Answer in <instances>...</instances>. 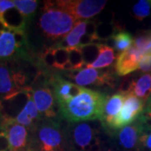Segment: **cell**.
<instances>
[{
  "instance_id": "cell-27",
  "label": "cell",
  "mask_w": 151,
  "mask_h": 151,
  "mask_svg": "<svg viewBox=\"0 0 151 151\" xmlns=\"http://www.w3.org/2000/svg\"><path fill=\"white\" fill-rule=\"evenodd\" d=\"M136 121L139 124L141 130L151 131V111H148L145 108Z\"/></svg>"
},
{
  "instance_id": "cell-4",
  "label": "cell",
  "mask_w": 151,
  "mask_h": 151,
  "mask_svg": "<svg viewBox=\"0 0 151 151\" xmlns=\"http://www.w3.org/2000/svg\"><path fill=\"white\" fill-rule=\"evenodd\" d=\"M31 151H70L60 121L42 119L30 129Z\"/></svg>"
},
{
  "instance_id": "cell-15",
  "label": "cell",
  "mask_w": 151,
  "mask_h": 151,
  "mask_svg": "<svg viewBox=\"0 0 151 151\" xmlns=\"http://www.w3.org/2000/svg\"><path fill=\"white\" fill-rule=\"evenodd\" d=\"M124 100L125 95L119 92L108 96L107 98L102 116L99 120L103 128L108 131V134H110L111 130H113V127L114 121L119 116V113L123 108Z\"/></svg>"
},
{
  "instance_id": "cell-32",
  "label": "cell",
  "mask_w": 151,
  "mask_h": 151,
  "mask_svg": "<svg viewBox=\"0 0 151 151\" xmlns=\"http://www.w3.org/2000/svg\"><path fill=\"white\" fill-rule=\"evenodd\" d=\"M147 103H151V95L150 97V98H149V100H148V102Z\"/></svg>"
},
{
  "instance_id": "cell-16",
  "label": "cell",
  "mask_w": 151,
  "mask_h": 151,
  "mask_svg": "<svg viewBox=\"0 0 151 151\" xmlns=\"http://www.w3.org/2000/svg\"><path fill=\"white\" fill-rule=\"evenodd\" d=\"M129 94H133L147 103L151 95V73L132 74Z\"/></svg>"
},
{
  "instance_id": "cell-29",
  "label": "cell",
  "mask_w": 151,
  "mask_h": 151,
  "mask_svg": "<svg viewBox=\"0 0 151 151\" xmlns=\"http://www.w3.org/2000/svg\"><path fill=\"white\" fill-rule=\"evenodd\" d=\"M15 8L14 1L10 0H0V17L2 16L6 11Z\"/></svg>"
},
{
  "instance_id": "cell-24",
  "label": "cell",
  "mask_w": 151,
  "mask_h": 151,
  "mask_svg": "<svg viewBox=\"0 0 151 151\" xmlns=\"http://www.w3.org/2000/svg\"><path fill=\"white\" fill-rule=\"evenodd\" d=\"M151 4L150 1L140 0L136 4L133 6L132 14L135 19L143 21L145 19L150 15Z\"/></svg>"
},
{
  "instance_id": "cell-7",
  "label": "cell",
  "mask_w": 151,
  "mask_h": 151,
  "mask_svg": "<svg viewBox=\"0 0 151 151\" xmlns=\"http://www.w3.org/2000/svg\"><path fill=\"white\" fill-rule=\"evenodd\" d=\"M24 59L34 60L26 31L8 28L0 31V60Z\"/></svg>"
},
{
  "instance_id": "cell-25",
  "label": "cell",
  "mask_w": 151,
  "mask_h": 151,
  "mask_svg": "<svg viewBox=\"0 0 151 151\" xmlns=\"http://www.w3.org/2000/svg\"><path fill=\"white\" fill-rule=\"evenodd\" d=\"M69 50V63H70V70L75 71L83 69L85 67V62L82 57V54L80 48H74L68 50Z\"/></svg>"
},
{
  "instance_id": "cell-18",
  "label": "cell",
  "mask_w": 151,
  "mask_h": 151,
  "mask_svg": "<svg viewBox=\"0 0 151 151\" xmlns=\"http://www.w3.org/2000/svg\"><path fill=\"white\" fill-rule=\"evenodd\" d=\"M117 60V55L114 53V50L105 44H100L99 55L97 60L89 65L85 67H91L94 69L107 68L113 65L114 60Z\"/></svg>"
},
{
  "instance_id": "cell-8",
  "label": "cell",
  "mask_w": 151,
  "mask_h": 151,
  "mask_svg": "<svg viewBox=\"0 0 151 151\" xmlns=\"http://www.w3.org/2000/svg\"><path fill=\"white\" fill-rule=\"evenodd\" d=\"M65 76L73 81L77 86H108L115 88L118 83L119 76L111 70H99L91 67H84L83 69L75 71H66Z\"/></svg>"
},
{
  "instance_id": "cell-10",
  "label": "cell",
  "mask_w": 151,
  "mask_h": 151,
  "mask_svg": "<svg viewBox=\"0 0 151 151\" xmlns=\"http://www.w3.org/2000/svg\"><path fill=\"white\" fill-rule=\"evenodd\" d=\"M9 139L10 151H28L30 145V129L14 120H0Z\"/></svg>"
},
{
  "instance_id": "cell-19",
  "label": "cell",
  "mask_w": 151,
  "mask_h": 151,
  "mask_svg": "<svg viewBox=\"0 0 151 151\" xmlns=\"http://www.w3.org/2000/svg\"><path fill=\"white\" fill-rule=\"evenodd\" d=\"M112 40V48L116 50L118 53L121 54L125 50H129L133 46L134 39L129 33L125 30H120L113 35V37L109 39Z\"/></svg>"
},
{
  "instance_id": "cell-22",
  "label": "cell",
  "mask_w": 151,
  "mask_h": 151,
  "mask_svg": "<svg viewBox=\"0 0 151 151\" xmlns=\"http://www.w3.org/2000/svg\"><path fill=\"white\" fill-rule=\"evenodd\" d=\"M54 55V69L64 71H70V66L69 63V50L66 49L52 47Z\"/></svg>"
},
{
  "instance_id": "cell-13",
  "label": "cell",
  "mask_w": 151,
  "mask_h": 151,
  "mask_svg": "<svg viewBox=\"0 0 151 151\" xmlns=\"http://www.w3.org/2000/svg\"><path fill=\"white\" fill-rule=\"evenodd\" d=\"M48 82L53 90L57 104L65 103L72 99L82 90L81 86H77L76 84L65 80V78L54 74L49 73Z\"/></svg>"
},
{
  "instance_id": "cell-30",
  "label": "cell",
  "mask_w": 151,
  "mask_h": 151,
  "mask_svg": "<svg viewBox=\"0 0 151 151\" xmlns=\"http://www.w3.org/2000/svg\"><path fill=\"white\" fill-rule=\"evenodd\" d=\"M145 109L148 111H151V103H146Z\"/></svg>"
},
{
  "instance_id": "cell-17",
  "label": "cell",
  "mask_w": 151,
  "mask_h": 151,
  "mask_svg": "<svg viewBox=\"0 0 151 151\" xmlns=\"http://www.w3.org/2000/svg\"><path fill=\"white\" fill-rule=\"evenodd\" d=\"M87 20H78L76 23L74 28L71 29L62 40L55 45V47L70 50L79 47L80 41L82 36L86 34V28Z\"/></svg>"
},
{
  "instance_id": "cell-23",
  "label": "cell",
  "mask_w": 151,
  "mask_h": 151,
  "mask_svg": "<svg viewBox=\"0 0 151 151\" xmlns=\"http://www.w3.org/2000/svg\"><path fill=\"white\" fill-rule=\"evenodd\" d=\"M80 48L82 54V57L85 62V66L92 64L99 55L100 44H88L78 47Z\"/></svg>"
},
{
  "instance_id": "cell-5",
  "label": "cell",
  "mask_w": 151,
  "mask_h": 151,
  "mask_svg": "<svg viewBox=\"0 0 151 151\" xmlns=\"http://www.w3.org/2000/svg\"><path fill=\"white\" fill-rule=\"evenodd\" d=\"M100 123L86 121L70 123L65 128L70 151H101L102 144L99 139Z\"/></svg>"
},
{
  "instance_id": "cell-21",
  "label": "cell",
  "mask_w": 151,
  "mask_h": 151,
  "mask_svg": "<svg viewBox=\"0 0 151 151\" xmlns=\"http://www.w3.org/2000/svg\"><path fill=\"white\" fill-rule=\"evenodd\" d=\"M133 45L142 54H151V29L142 30L134 38Z\"/></svg>"
},
{
  "instance_id": "cell-6",
  "label": "cell",
  "mask_w": 151,
  "mask_h": 151,
  "mask_svg": "<svg viewBox=\"0 0 151 151\" xmlns=\"http://www.w3.org/2000/svg\"><path fill=\"white\" fill-rule=\"evenodd\" d=\"M49 72L40 70L32 84L33 100L42 119L60 121L58 104L48 82Z\"/></svg>"
},
{
  "instance_id": "cell-9",
  "label": "cell",
  "mask_w": 151,
  "mask_h": 151,
  "mask_svg": "<svg viewBox=\"0 0 151 151\" xmlns=\"http://www.w3.org/2000/svg\"><path fill=\"white\" fill-rule=\"evenodd\" d=\"M60 8L70 13L76 19H88L100 14L107 4L105 0H58Z\"/></svg>"
},
{
  "instance_id": "cell-3",
  "label": "cell",
  "mask_w": 151,
  "mask_h": 151,
  "mask_svg": "<svg viewBox=\"0 0 151 151\" xmlns=\"http://www.w3.org/2000/svg\"><path fill=\"white\" fill-rule=\"evenodd\" d=\"M108 95L82 87L81 92L65 103H59L60 116L68 124L100 119Z\"/></svg>"
},
{
  "instance_id": "cell-31",
  "label": "cell",
  "mask_w": 151,
  "mask_h": 151,
  "mask_svg": "<svg viewBox=\"0 0 151 151\" xmlns=\"http://www.w3.org/2000/svg\"><path fill=\"white\" fill-rule=\"evenodd\" d=\"M101 151H119L116 148L115 149H113V148H108V149H106V150H102Z\"/></svg>"
},
{
  "instance_id": "cell-1",
  "label": "cell",
  "mask_w": 151,
  "mask_h": 151,
  "mask_svg": "<svg viewBox=\"0 0 151 151\" xmlns=\"http://www.w3.org/2000/svg\"><path fill=\"white\" fill-rule=\"evenodd\" d=\"M76 21L55 1H44L26 28L29 45L35 56L55 46L71 31Z\"/></svg>"
},
{
  "instance_id": "cell-20",
  "label": "cell",
  "mask_w": 151,
  "mask_h": 151,
  "mask_svg": "<svg viewBox=\"0 0 151 151\" xmlns=\"http://www.w3.org/2000/svg\"><path fill=\"white\" fill-rule=\"evenodd\" d=\"M14 3L28 25L37 13L40 2L36 0H14Z\"/></svg>"
},
{
  "instance_id": "cell-33",
  "label": "cell",
  "mask_w": 151,
  "mask_h": 151,
  "mask_svg": "<svg viewBox=\"0 0 151 151\" xmlns=\"http://www.w3.org/2000/svg\"><path fill=\"white\" fill-rule=\"evenodd\" d=\"M28 151H31V150H28Z\"/></svg>"
},
{
  "instance_id": "cell-12",
  "label": "cell",
  "mask_w": 151,
  "mask_h": 151,
  "mask_svg": "<svg viewBox=\"0 0 151 151\" xmlns=\"http://www.w3.org/2000/svg\"><path fill=\"white\" fill-rule=\"evenodd\" d=\"M141 129L137 121L127 125L116 132L113 137L117 141L119 151H139Z\"/></svg>"
},
{
  "instance_id": "cell-14",
  "label": "cell",
  "mask_w": 151,
  "mask_h": 151,
  "mask_svg": "<svg viewBox=\"0 0 151 151\" xmlns=\"http://www.w3.org/2000/svg\"><path fill=\"white\" fill-rule=\"evenodd\" d=\"M144 55L133 45L129 50L118 55L114 65L115 72L119 76H126L139 69V64Z\"/></svg>"
},
{
  "instance_id": "cell-26",
  "label": "cell",
  "mask_w": 151,
  "mask_h": 151,
  "mask_svg": "<svg viewBox=\"0 0 151 151\" xmlns=\"http://www.w3.org/2000/svg\"><path fill=\"white\" fill-rule=\"evenodd\" d=\"M139 151H151V131L141 130Z\"/></svg>"
},
{
  "instance_id": "cell-11",
  "label": "cell",
  "mask_w": 151,
  "mask_h": 151,
  "mask_svg": "<svg viewBox=\"0 0 151 151\" xmlns=\"http://www.w3.org/2000/svg\"><path fill=\"white\" fill-rule=\"evenodd\" d=\"M146 103L133 94L125 96L123 108L115 119L113 129L117 131L127 125L134 123L145 108Z\"/></svg>"
},
{
  "instance_id": "cell-28",
  "label": "cell",
  "mask_w": 151,
  "mask_h": 151,
  "mask_svg": "<svg viewBox=\"0 0 151 151\" xmlns=\"http://www.w3.org/2000/svg\"><path fill=\"white\" fill-rule=\"evenodd\" d=\"M139 70L143 73H150L151 72V54L145 55L139 61Z\"/></svg>"
},
{
  "instance_id": "cell-2",
  "label": "cell",
  "mask_w": 151,
  "mask_h": 151,
  "mask_svg": "<svg viewBox=\"0 0 151 151\" xmlns=\"http://www.w3.org/2000/svg\"><path fill=\"white\" fill-rule=\"evenodd\" d=\"M39 71L35 60H0V102L31 88Z\"/></svg>"
}]
</instances>
